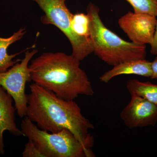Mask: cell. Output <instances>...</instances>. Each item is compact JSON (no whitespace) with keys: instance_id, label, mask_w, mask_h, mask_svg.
<instances>
[{"instance_id":"1","label":"cell","mask_w":157,"mask_h":157,"mask_svg":"<svg viewBox=\"0 0 157 157\" xmlns=\"http://www.w3.org/2000/svg\"><path fill=\"white\" fill-rule=\"evenodd\" d=\"M26 116L39 128L51 133L67 129L86 147L91 148L94 140L89 133L94 125L82 113L74 100H64L36 83L29 86Z\"/></svg>"},{"instance_id":"2","label":"cell","mask_w":157,"mask_h":157,"mask_svg":"<svg viewBox=\"0 0 157 157\" xmlns=\"http://www.w3.org/2000/svg\"><path fill=\"white\" fill-rule=\"evenodd\" d=\"M80 61L64 52H44L33 60L29 68L32 81L64 100L92 96L91 82Z\"/></svg>"},{"instance_id":"3","label":"cell","mask_w":157,"mask_h":157,"mask_svg":"<svg viewBox=\"0 0 157 157\" xmlns=\"http://www.w3.org/2000/svg\"><path fill=\"white\" fill-rule=\"evenodd\" d=\"M86 11L93 53L99 58L113 67L130 60L145 59L146 45L125 41L107 28L101 19L97 5L90 2Z\"/></svg>"},{"instance_id":"4","label":"cell","mask_w":157,"mask_h":157,"mask_svg":"<svg viewBox=\"0 0 157 157\" xmlns=\"http://www.w3.org/2000/svg\"><path fill=\"white\" fill-rule=\"evenodd\" d=\"M23 135L33 141L44 157H94L87 148L67 129L51 133L39 128L27 116L21 124Z\"/></svg>"},{"instance_id":"5","label":"cell","mask_w":157,"mask_h":157,"mask_svg":"<svg viewBox=\"0 0 157 157\" xmlns=\"http://www.w3.org/2000/svg\"><path fill=\"white\" fill-rule=\"evenodd\" d=\"M44 13L41 21L52 25L67 37L72 48V55L81 61L93 53L90 39L79 36L71 27L73 14L68 9L66 0H33Z\"/></svg>"},{"instance_id":"6","label":"cell","mask_w":157,"mask_h":157,"mask_svg":"<svg viewBox=\"0 0 157 157\" xmlns=\"http://www.w3.org/2000/svg\"><path fill=\"white\" fill-rule=\"evenodd\" d=\"M37 52L36 48L27 50L23 59L6 72H0V86L13 98L16 111L21 118L26 116L28 95L25 94L26 84L32 81L29 64Z\"/></svg>"},{"instance_id":"7","label":"cell","mask_w":157,"mask_h":157,"mask_svg":"<svg viewBox=\"0 0 157 157\" xmlns=\"http://www.w3.org/2000/svg\"><path fill=\"white\" fill-rule=\"evenodd\" d=\"M157 19V17L151 14L129 11L119 19L118 24L131 42L138 45H150Z\"/></svg>"},{"instance_id":"8","label":"cell","mask_w":157,"mask_h":157,"mask_svg":"<svg viewBox=\"0 0 157 157\" xmlns=\"http://www.w3.org/2000/svg\"><path fill=\"white\" fill-rule=\"evenodd\" d=\"M120 117L129 128L154 126L157 122V105L139 96L132 95Z\"/></svg>"},{"instance_id":"9","label":"cell","mask_w":157,"mask_h":157,"mask_svg":"<svg viewBox=\"0 0 157 157\" xmlns=\"http://www.w3.org/2000/svg\"><path fill=\"white\" fill-rule=\"evenodd\" d=\"M13 98L0 86V154L4 155V137L5 131H9L15 136L23 135L21 129L15 122L16 108L13 106Z\"/></svg>"},{"instance_id":"10","label":"cell","mask_w":157,"mask_h":157,"mask_svg":"<svg viewBox=\"0 0 157 157\" xmlns=\"http://www.w3.org/2000/svg\"><path fill=\"white\" fill-rule=\"evenodd\" d=\"M123 75H135L150 77L151 75V62L145 59H136L122 62L113 66L101 75L100 79L102 82L108 83L112 78Z\"/></svg>"},{"instance_id":"11","label":"cell","mask_w":157,"mask_h":157,"mask_svg":"<svg viewBox=\"0 0 157 157\" xmlns=\"http://www.w3.org/2000/svg\"><path fill=\"white\" fill-rule=\"evenodd\" d=\"M26 33V29L23 28L19 29L9 38L0 37V72H6L20 60L21 59H17L14 61L13 59L22 52L9 55L7 52V49L11 44L22 39Z\"/></svg>"},{"instance_id":"12","label":"cell","mask_w":157,"mask_h":157,"mask_svg":"<svg viewBox=\"0 0 157 157\" xmlns=\"http://www.w3.org/2000/svg\"><path fill=\"white\" fill-rule=\"evenodd\" d=\"M126 87L131 96H139L157 105V84L133 79L127 82Z\"/></svg>"},{"instance_id":"13","label":"cell","mask_w":157,"mask_h":157,"mask_svg":"<svg viewBox=\"0 0 157 157\" xmlns=\"http://www.w3.org/2000/svg\"><path fill=\"white\" fill-rule=\"evenodd\" d=\"M71 27L74 33L79 36L90 39V20L87 14H73Z\"/></svg>"},{"instance_id":"14","label":"cell","mask_w":157,"mask_h":157,"mask_svg":"<svg viewBox=\"0 0 157 157\" xmlns=\"http://www.w3.org/2000/svg\"><path fill=\"white\" fill-rule=\"evenodd\" d=\"M136 13L151 14L157 17V0H125Z\"/></svg>"},{"instance_id":"15","label":"cell","mask_w":157,"mask_h":157,"mask_svg":"<svg viewBox=\"0 0 157 157\" xmlns=\"http://www.w3.org/2000/svg\"><path fill=\"white\" fill-rule=\"evenodd\" d=\"M22 155L23 157H44L35 143L30 139L25 146Z\"/></svg>"},{"instance_id":"16","label":"cell","mask_w":157,"mask_h":157,"mask_svg":"<svg viewBox=\"0 0 157 157\" xmlns=\"http://www.w3.org/2000/svg\"><path fill=\"white\" fill-rule=\"evenodd\" d=\"M150 52L152 55H157V19L153 40L150 45Z\"/></svg>"},{"instance_id":"17","label":"cell","mask_w":157,"mask_h":157,"mask_svg":"<svg viewBox=\"0 0 157 157\" xmlns=\"http://www.w3.org/2000/svg\"><path fill=\"white\" fill-rule=\"evenodd\" d=\"M151 79H157V56L154 60L151 62Z\"/></svg>"}]
</instances>
